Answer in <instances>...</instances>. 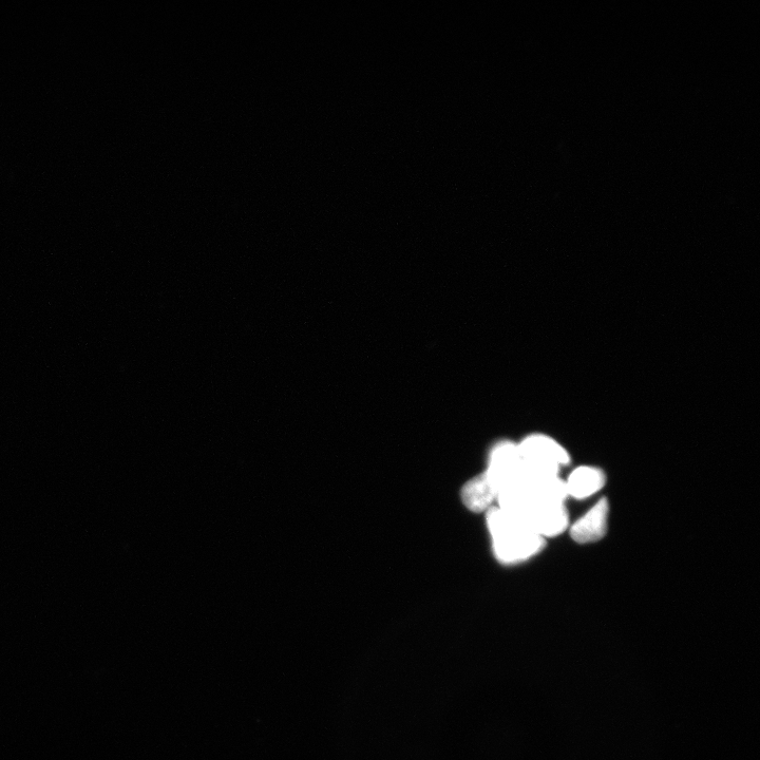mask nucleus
<instances>
[{"label":"nucleus","instance_id":"obj_1","mask_svg":"<svg viewBox=\"0 0 760 760\" xmlns=\"http://www.w3.org/2000/svg\"><path fill=\"white\" fill-rule=\"evenodd\" d=\"M486 515L493 551L501 562L518 564L543 549L545 540L511 512L494 506Z\"/></svg>","mask_w":760,"mask_h":760},{"label":"nucleus","instance_id":"obj_2","mask_svg":"<svg viewBox=\"0 0 760 760\" xmlns=\"http://www.w3.org/2000/svg\"><path fill=\"white\" fill-rule=\"evenodd\" d=\"M518 446L523 467L531 473L560 475L561 469L570 462L567 450L547 435L532 434Z\"/></svg>","mask_w":760,"mask_h":760},{"label":"nucleus","instance_id":"obj_3","mask_svg":"<svg viewBox=\"0 0 760 760\" xmlns=\"http://www.w3.org/2000/svg\"><path fill=\"white\" fill-rule=\"evenodd\" d=\"M499 494L517 486L523 475V461L518 444L501 442L490 452L485 471Z\"/></svg>","mask_w":760,"mask_h":760},{"label":"nucleus","instance_id":"obj_4","mask_svg":"<svg viewBox=\"0 0 760 760\" xmlns=\"http://www.w3.org/2000/svg\"><path fill=\"white\" fill-rule=\"evenodd\" d=\"M608 517H610V504L603 498L568 527L570 537L576 543L583 545L601 541L607 532Z\"/></svg>","mask_w":760,"mask_h":760},{"label":"nucleus","instance_id":"obj_5","mask_svg":"<svg viewBox=\"0 0 760 760\" xmlns=\"http://www.w3.org/2000/svg\"><path fill=\"white\" fill-rule=\"evenodd\" d=\"M564 483L567 499L584 500L595 496L604 487L606 477L599 468L581 466L570 473Z\"/></svg>","mask_w":760,"mask_h":760},{"label":"nucleus","instance_id":"obj_6","mask_svg":"<svg viewBox=\"0 0 760 760\" xmlns=\"http://www.w3.org/2000/svg\"><path fill=\"white\" fill-rule=\"evenodd\" d=\"M462 500L472 512L487 513L494 507V503H498V491L484 471L465 484Z\"/></svg>","mask_w":760,"mask_h":760}]
</instances>
